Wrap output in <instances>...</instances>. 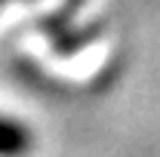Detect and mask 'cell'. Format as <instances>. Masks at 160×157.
I'll return each mask as SVG.
<instances>
[{
    "instance_id": "cell-1",
    "label": "cell",
    "mask_w": 160,
    "mask_h": 157,
    "mask_svg": "<svg viewBox=\"0 0 160 157\" xmlns=\"http://www.w3.org/2000/svg\"><path fill=\"white\" fill-rule=\"evenodd\" d=\"M34 151V133L16 117L0 114V157H28Z\"/></svg>"
},
{
    "instance_id": "cell-2",
    "label": "cell",
    "mask_w": 160,
    "mask_h": 157,
    "mask_svg": "<svg viewBox=\"0 0 160 157\" xmlns=\"http://www.w3.org/2000/svg\"><path fill=\"white\" fill-rule=\"evenodd\" d=\"M6 3H12V0H0V6H6ZM80 0H74V6H77Z\"/></svg>"
}]
</instances>
